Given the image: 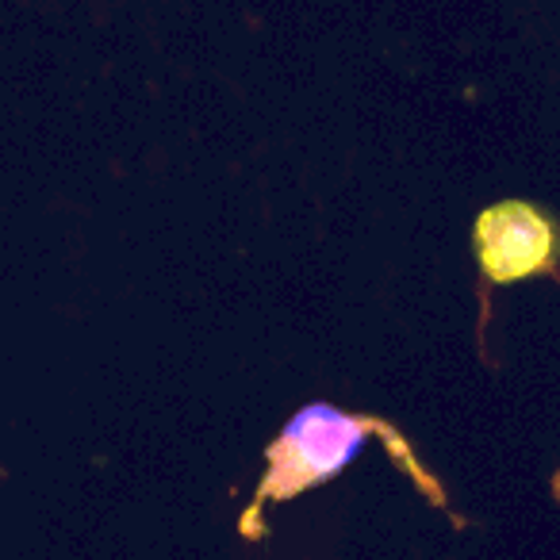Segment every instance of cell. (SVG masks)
<instances>
[{"label":"cell","instance_id":"obj_1","mask_svg":"<svg viewBox=\"0 0 560 560\" xmlns=\"http://www.w3.org/2000/svg\"><path fill=\"white\" fill-rule=\"evenodd\" d=\"M376 430H384V422L369 419V415H346L323 399L307 404L269 445V468L257 483L254 506L242 518V534L254 537V522H261V506L269 499H296L307 488L327 483L330 476L342 472Z\"/></svg>","mask_w":560,"mask_h":560},{"label":"cell","instance_id":"obj_2","mask_svg":"<svg viewBox=\"0 0 560 560\" xmlns=\"http://www.w3.org/2000/svg\"><path fill=\"white\" fill-rule=\"evenodd\" d=\"M472 242L476 261L491 284L541 277L560 265V223L526 200H506L483 211L472 226Z\"/></svg>","mask_w":560,"mask_h":560}]
</instances>
